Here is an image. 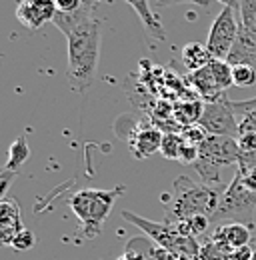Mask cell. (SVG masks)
I'll return each mask as SVG.
<instances>
[{
    "label": "cell",
    "mask_w": 256,
    "mask_h": 260,
    "mask_svg": "<svg viewBox=\"0 0 256 260\" xmlns=\"http://www.w3.org/2000/svg\"><path fill=\"white\" fill-rule=\"evenodd\" d=\"M222 190L208 186L204 182H194L188 176H178L172 184V194L164 198V222L178 224L194 216L212 218V214L218 208Z\"/></svg>",
    "instance_id": "1"
},
{
    "label": "cell",
    "mask_w": 256,
    "mask_h": 260,
    "mask_svg": "<svg viewBox=\"0 0 256 260\" xmlns=\"http://www.w3.org/2000/svg\"><path fill=\"white\" fill-rule=\"evenodd\" d=\"M100 26L92 16L68 34V80L76 90H86L96 78L100 58Z\"/></svg>",
    "instance_id": "2"
},
{
    "label": "cell",
    "mask_w": 256,
    "mask_h": 260,
    "mask_svg": "<svg viewBox=\"0 0 256 260\" xmlns=\"http://www.w3.org/2000/svg\"><path fill=\"white\" fill-rule=\"evenodd\" d=\"M124 186H116V188H80L78 192H74L70 198V208L78 218L80 224V236L84 240H92L96 238L102 226L108 218V214L112 212V206L116 202L118 196H122Z\"/></svg>",
    "instance_id": "3"
},
{
    "label": "cell",
    "mask_w": 256,
    "mask_h": 260,
    "mask_svg": "<svg viewBox=\"0 0 256 260\" xmlns=\"http://www.w3.org/2000/svg\"><path fill=\"white\" fill-rule=\"evenodd\" d=\"M126 222L138 226L146 236H150L160 248L168 250L170 254L178 256V258H186V260H198L200 254V246L196 244V240L188 236L180 224H172V222H154V220H148V218H142L134 212H128L124 210L120 214Z\"/></svg>",
    "instance_id": "4"
},
{
    "label": "cell",
    "mask_w": 256,
    "mask_h": 260,
    "mask_svg": "<svg viewBox=\"0 0 256 260\" xmlns=\"http://www.w3.org/2000/svg\"><path fill=\"white\" fill-rule=\"evenodd\" d=\"M238 156H240V144L236 138L210 136L208 134V138L200 144L198 158L192 166L204 184L218 186L220 184V170L224 166H230L234 162L238 164Z\"/></svg>",
    "instance_id": "5"
},
{
    "label": "cell",
    "mask_w": 256,
    "mask_h": 260,
    "mask_svg": "<svg viewBox=\"0 0 256 260\" xmlns=\"http://www.w3.org/2000/svg\"><path fill=\"white\" fill-rule=\"evenodd\" d=\"M254 216H256V192H250L248 188H244L242 176L236 170V174L230 180V184L222 190L218 208L212 214L210 224L212 222H220V224L238 222V224H246V226H250L254 230L256 226Z\"/></svg>",
    "instance_id": "6"
},
{
    "label": "cell",
    "mask_w": 256,
    "mask_h": 260,
    "mask_svg": "<svg viewBox=\"0 0 256 260\" xmlns=\"http://www.w3.org/2000/svg\"><path fill=\"white\" fill-rule=\"evenodd\" d=\"M238 20H236V10L230 6H222V10L218 12V16L214 18L210 32H208V40H206V48L212 54L214 60H226L236 36H238Z\"/></svg>",
    "instance_id": "7"
},
{
    "label": "cell",
    "mask_w": 256,
    "mask_h": 260,
    "mask_svg": "<svg viewBox=\"0 0 256 260\" xmlns=\"http://www.w3.org/2000/svg\"><path fill=\"white\" fill-rule=\"evenodd\" d=\"M210 136H228L238 140V120L236 110L232 108V100H228L226 94L214 102L204 104V112L198 122Z\"/></svg>",
    "instance_id": "8"
},
{
    "label": "cell",
    "mask_w": 256,
    "mask_h": 260,
    "mask_svg": "<svg viewBox=\"0 0 256 260\" xmlns=\"http://www.w3.org/2000/svg\"><path fill=\"white\" fill-rule=\"evenodd\" d=\"M54 0H20L16 4V20L28 30H38L56 16Z\"/></svg>",
    "instance_id": "9"
},
{
    "label": "cell",
    "mask_w": 256,
    "mask_h": 260,
    "mask_svg": "<svg viewBox=\"0 0 256 260\" xmlns=\"http://www.w3.org/2000/svg\"><path fill=\"white\" fill-rule=\"evenodd\" d=\"M254 234H252V228L246 226V224H238V222H226V224H218L212 232V242L232 256L234 250L242 248V246H248L252 242Z\"/></svg>",
    "instance_id": "10"
},
{
    "label": "cell",
    "mask_w": 256,
    "mask_h": 260,
    "mask_svg": "<svg viewBox=\"0 0 256 260\" xmlns=\"http://www.w3.org/2000/svg\"><path fill=\"white\" fill-rule=\"evenodd\" d=\"M184 82L194 90V94L204 100V102H214L218 98H222L226 94L220 82H218V76L212 68V62L200 70H194V72H188V76L184 78Z\"/></svg>",
    "instance_id": "11"
},
{
    "label": "cell",
    "mask_w": 256,
    "mask_h": 260,
    "mask_svg": "<svg viewBox=\"0 0 256 260\" xmlns=\"http://www.w3.org/2000/svg\"><path fill=\"white\" fill-rule=\"evenodd\" d=\"M162 140H164V130L156 128L152 124L146 126H138L136 132L130 134L128 138V146L134 154V158H148L154 152H160L162 148Z\"/></svg>",
    "instance_id": "12"
},
{
    "label": "cell",
    "mask_w": 256,
    "mask_h": 260,
    "mask_svg": "<svg viewBox=\"0 0 256 260\" xmlns=\"http://www.w3.org/2000/svg\"><path fill=\"white\" fill-rule=\"evenodd\" d=\"M22 218H20V206L12 198H2L0 202V240L2 244L10 246L14 236L22 230Z\"/></svg>",
    "instance_id": "13"
},
{
    "label": "cell",
    "mask_w": 256,
    "mask_h": 260,
    "mask_svg": "<svg viewBox=\"0 0 256 260\" xmlns=\"http://www.w3.org/2000/svg\"><path fill=\"white\" fill-rule=\"evenodd\" d=\"M92 16H94V0H86L84 6L78 8L76 12H56L52 24H54L64 36H68L74 28H78L82 22H86V20L92 18Z\"/></svg>",
    "instance_id": "14"
},
{
    "label": "cell",
    "mask_w": 256,
    "mask_h": 260,
    "mask_svg": "<svg viewBox=\"0 0 256 260\" xmlns=\"http://www.w3.org/2000/svg\"><path fill=\"white\" fill-rule=\"evenodd\" d=\"M126 2L136 10V14L140 16L144 28L148 30V34H150L152 38H156V40H164V38H166L164 28H162V22L158 20V16L150 10L148 0H126Z\"/></svg>",
    "instance_id": "15"
},
{
    "label": "cell",
    "mask_w": 256,
    "mask_h": 260,
    "mask_svg": "<svg viewBox=\"0 0 256 260\" xmlns=\"http://www.w3.org/2000/svg\"><path fill=\"white\" fill-rule=\"evenodd\" d=\"M204 104L200 98H188L184 102H178L174 106V120L178 126H188V124H198L200 116L204 112Z\"/></svg>",
    "instance_id": "16"
},
{
    "label": "cell",
    "mask_w": 256,
    "mask_h": 260,
    "mask_svg": "<svg viewBox=\"0 0 256 260\" xmlns=\"http://www.w3.org/2000/svg\"><path fill=\"white\" fill-rule=\"evenodd\" d=\"M182 64L188 68V72L194 70H200L204 66H208L214 58L212 54L208 52L206 44H200V42H188L184 48H182Z\"/></svg>",
    "instance_id": "17"
},
{
    "label": "cell",
    "mask_w": 256,
    "mask_h": 260,
    "mask_svg": "<svg viewBox=\"0 0 256 260\" xmlns=\"http://www.w3.org/2000/svg\"><path fill=\"white\" fill-rule=\"evenodd\" d=\"M238 144H240V148L256 146V108H250V110L240 114Z\"/></svg>",
    "instance_id": "18"
},
{
    "label": "cell",
    "mask_w": 256,
    "mask_h": 260,
    "mask_svg": "<svg viewBox=\"0 0 256 260\" xmlns=\"http://www.w3.org/2000/svg\"><path fill=\"white\" fill-rule=\"evenodd\" d=\"M30 156V148H28V142L24 136H18L12 144H10V150H8V162H6V170H12V172H18V168L26 162V158Z\"/></svg>",
    "instance_id": "19"
},
{
    "label": "cell",
    "mask_w": 256,
    "mask_h": 260,
    "mask_svg": "<svg viewBox=\"0 0 256 260\" xmlns=\"http://www.w3.org/2000/svg\"><path fill=\"white\" fill-rule=\"evenodd\" d=\"M180 148H182V136L180 132H164V140H162V156L170 158V160H178L180 156Z\"/></svg>",
    "instance_id": "20"
},
{
    "label": "cell",
    "mask_w": 256,
    "mask_h": 260,
    "mask_svg": "<svg viewBox=\"0 0 256 260\" xmlns=\"http://www.w3.org/2000/svg\"><path fill=\"white\" fill-rule=\"evenodd\" d=\"M240 28L256 36V0H240Z\"/></svg>",
    "instance_id": "21"
},
{
    "label": "cell",
    "mask_w": 256,
    "mask_h": 260,
    "mask_svg": "<svg viewBox=\"0 0 256 260\" xmlns=\"http://www.w3.org/2000/svg\"><path fill=\"white\" fill-rule=\"evenodd\" d=\"M232 80L234 86L240 88H250L256 84V68L252 66H232Z\"/></svg>",
    "instance_id": "22"
},
{
    "label": "cell",
    "mask_w": 256,
    "mask_h": 260,
    "mask_svg": "<svg viewBox=\"0 0 256 260\" xmlns=\"http://www.w3.org/2000/svg\"><path fill=\"white\" fill-rule=\"evenodd\" d=\"M238 172H242V174L256 172V146L240 148V156H238Z\"/></svg>",
    "instance_id": "23"
},
{
    "label": "cell",
    "mask_w": 256,
    "mask_h": 260,
    "mask_svg": "<svg viewBox=\"0 0 256 260\" xmlns=\"http://www.w3.org/2000/svg\"><path fill=\"white\" fill-rule=\"evenodd\" d=\"M180 136H182V140H184V142H190V144L200 146V144L208 138V132L202 128L200 124H188V126H182Z\"/></svg>",
    "instance_id": "24"
},
{
    "label": "cell",
    "mask_w": 256,
    "mask_h": 260,
    "mask_svg": "<svg viewBox=\"0 0 256 260\" xmlns=\"http://www.w3.org/2000/svg\"><path fill=\"white\" fill-rule=\"evenodd\" d=\"M36 244V238H34V232L28 230V228H22L16 236H14V240H12V248L14 250H18V252H26V250H30L32 246Z\"/></svg>",
    "instance_id": "25"
},
{
    "label": "cell",
    "mask_w": 256,
    "mask_h": 260,
    "mask_svg": "<svg viewBox=\"0 0 256 260\" xmlns=\"http://www.w3.org/2000/svg\"><path fill=\"white\" fill-rule=\"evenodd\" d=\"M198 260H232V256H230L228 252L220 250L212 240H208L206 244H202V246H200Z\"/></svg>",
    "instance_id": "26"
},
{
    "label": "cell",
    "mask_w": 256,
    "mask_h": 260,
    "mask_svg": "<svg viewBox=\"0 0 256 260\" xmlns=\"http://www.w3.org/2000/svg\"><path fill=\"white\" fill-rule=\"evenodd\" d=\"M198 152H200V146L182 140V148H180V156H178V160H180L182 164H194L196 162V158H198Z\"/></svg>",
    "instance_id": "27"
},
{
    "label": "cell",
    "mask_w": 256,
    "mask_h": 260,
    "mask_svg": "<svg viewBox=\"0 0 256 260\" xmlns=\"http://www.w3.org/2000/svg\"><path fill=\"white\" fill-rule=\"evenodd\" d=\"M58 12H76L78 8L84 6L86 0H54Z\"/></svg>",
    "instance_id": "28"
},
{
    "label": "cell",
    "mask_w": 256,
    "mask_h": 260,
    "mask_svg": "<svg viewBox=\"0 0 256 260\" xmlns=\"http://www.w3.org/2000/svg\"><path fill=\"white\" fill-rule=\"evenodd\" d=\"M198 4V6H208V0H156L158 8H166V6H174V4Z\"/></svg>",
    "instance_id": "29"
},
{
    "label": "cell",
    "mask_w": 256,
    "mask_h": 260,
    "mask_svg": "<svg viewBox=\"0 0 256 260\" xmlns=\"http://www.w3.org/2000/svg\"><path fill=\"white\" fill-rule=\"evenodd\" d=\"M232 108L236 110V114H242L250 108H256V96L248 98V100H232Z\"/></svg>",
    "instance_id": "30"
},
{
    "label": "cell",
    "mask_w": 256,
    "mask_h": 260,
    "mask_svg": "<svg viewBox=\"0 0 256 260\" xmlns=\"http://www.w3.org/2000/svg\"><path fill=\"white\" fill-rule=\"evenodd\" d=\"M252 254H254V248L248 244V246H242L238 250L232 252V260H252Z\"/></svg>",
    "instance_id": "31"
},
{
    "label": "cell",
    "mask_w": 256,
    "mask_h": 260,
    "mask_svg": "<svg viewBox=\"0 0 256 260\" xmlns=\"http://www.w3.org/2000/svg\"><path fill=\"white\" fill-rule=\"evenodd\" d=\"M16 174H18V172H12V170H6V168H4V172H2V186H0L4 198H6V192H8V188H10L12 178H16Z\"/></svg>",
    "instance_id": "32"
},
{
    "label": "cell",
    "mask_w": 256,
    "mask_h": 260,
    "mask_svg": "<svg viewBox=\"0 0 256 260\" xmlns=\"http://www.w3.org/2000/svg\"><path fill=\"white\" fill-rule=\"evenodd\" d=\"M240 176H242L244 188H248L250 192H256V172H250V174H242L240 172Z\"/></svg>",
    "instance_id": "33"
},
{
    "label": "cell",
    "mask_w": 256,
    "mask_h": 260,
    "mask_svg": "<svg viewBox=\"0 0 256 260\" xmlns=\"http://www.w3.org/2000/svg\"><path fill=\"white\" fill-rule=\"evenodd\" d=\"M216 2H220L222 6H230V8H234L236 12L240 10V0H216Z\"/></svg>",
    "instance_id": "34"
},
{
    "label": "cell",
    "mask_w": 256,
    "mask_h": 260,
    "mask_svg": "<svg viewBox=\"0 0 256 260\" xmlns=\"http://www.w3.org/2000/svg\"><path fill=\"white\" fill-rule=\"evenodd\" d=\"M250 246H252V248H254V250H256V236H254V238H252V242H250Z\"/></svg>",
    "instance_id": "35"
}]
</instances>
